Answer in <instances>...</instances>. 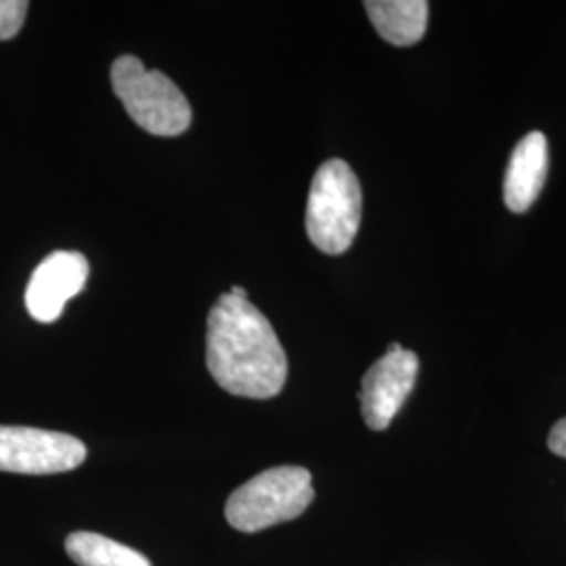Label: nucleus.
I'll use <instances>...</instances> for the list:
<instances>
[{"mask_svg": "<svg viewBox=\"0 0 566 566\" xmlns=\"http://www.w3.org/2000/svg\"><path fill=\"white\" fill-rule=\"evenodd\" d=\"M206 365L217 385L245 399H273L287 378V357L263 313L224 292L208 315Z\"/></svg>", "mask_w": 566, "mask_h": 566, "instance_id": "obj_1", "label": "nucleus"}, {"mask_svg": "<svg viewBox=\"0 0 566 566\" xmlns=\"http://www.w3.org/2000/svg\"><path fill=\"white\" fill-rule=\"evenodd\" d=\"M313 500V476L306 468L277 465L235 489L227 500L224 516L242 533H259L298 518Z\"/></svg>", "mask_w": 566, "mask_h": 566, "instance_id": "obj_2", "label": "nucleus"}, {"mask_svg": "<svg viewBox=\"0 0 566 566\" xmlns=\"http://www.w3.org/2000/svg\"><path fill=\"white\" fill-rule=\"evenodd\" d=\"M364 196L353 168L344 160H327L315 172L308 203H306V233L325 254H344L361 224Z\"/></svg>", "mask_w": 566, "mask_h": 566, "instance_id": "obj_3", "label": "nucleus"}, {"mask_svg": "<svg viewBox=\"0 0 566 566\" xmlns=\"http://www.w3.org/2000/svg\"><path fill=\"white\" fill-rule=\"evenodd\" d=\"M112 86L124 109L143 130L158 137L182 135L191 124V105L181 88L142 60L122 55L112 65Z\"/></svg>", "mask_w": 566, "mask_h": 566, "instance_id": "obj_4", "label": "nucleus"}, {"mask_svg": "<svg viewBox=\"0 0 566 566\" xmlns=\"http://www.w3.org/2000/svg\"><path fill=\"white\" fill-rule=\"evenodd\" d=\"M86 460L81 439L42 428L0 426V472L61 474Z\"/></svg>", "mask_w": 566, "mask_h": 566, "instance_id": "obj_5", "label": "nucleus"}, {"mask_svg": "<svg viewBox=\"0 0 566 566\" xmlns=\"http://www.w3.org/2000/svg\"><path fill=\"white\" fill-rule=\"evenodd\" d=\"M420 361L413 350L390 344L385 357L367 369L361 382V413L371 430H386L411 395Z\"/></svg>", "mask_w": 566, "mask_h": 566, "instance_id": "obj_6", "label": "nucleus"}, {"mask_svg": "<svg viewBox=\"0 0 566 566\" xmlns=\"http://www.w3.org/2000/svg\"><path fill=\"white\" fill-rule=\"evenodd\" d=\"M88 280V261L81 252L60 250L49 254L32 273L25 287V308L41 322H57L65 303L78 296Z\"/></svg>", "mask_w": 566, "mask_h": 566, "instance_id": "obj_7", "label": "nucleus"}, {"mask_svg": "<svg viewBox=\"0 0 566 566\" xmlns=\"http://www.w3.org/2000/svg\"><path fill=\"white\" fill-rule=\"evenodd\" d=\"M547 139L544 133L533 130L516 143L506 179H504V202L516 214L526 212L537 202L547 177Z\"/></svg>", "mask_w": 566, "mask_h": 566, "instance_id": "obj_8", "label": "nucleus"}, {"mask_svg": "<svg viewBox=\"0 0 566 566\" xmlns=\"http://www.w3.org/2000/svg\"><path fill=\"white\" fill-rule=\"evenodd\" d=\"M426 0H367L365 11L376 32L395 46H411L422 41L428 25Z\"/></svg>", "mask_w": 566, "mask_h": 566, "instance_id": "obj_9", "label": "nucleus"}, {"mask_svg": "<svg viewBox=\"0 0 566 566\" xmlns=\"http://www.w3.org/2000/svg\"><path fill=\"white\" fill-rule=\"evenodd\" d=\"M65 549L78 566H151L142 552L91 531L67 535Z\"/></svg>", "mask_w": 566, "mask_h": 566, "instance_id": "obj_10", "label": "nucleus"}, {"mask_svg": "<svg viewBox=\"0 0 566 566\" xmlns=\"http://www.w3.org/2000/svg\"><path fill=\"white\" fill-rule=\"evenodd\" d=\"M25 0H0V41H11L18 36L28 15Z\"/></svg>", "mask_w": 566, "mask_h": 566, "instance_id": "obj_11", "label": "nucleus"}, {"mask_svg": "<svg viewBox=\"0 0 566 566\" xmlns=\"http://www.w3.org/2000/svg\"><path fill=\"white\" fill-rule=\"evenodd\" d=\"M547 447L552 453L566 458V418H563L560 422H556L554 428L549 430V437H547Z\"/></svg>", "mask_w": 566, "mask_h": 566, "instance_id": "obj_12", "label": "nucleus"}, {"mask_svg": "<svg viewBox=\"0 0 566 566\" xmlns=\"http://www.w3.org/2000/svg\"><path fill=\"white\" fill-rule=\"evenodd\" d=\"M229 294L235 296V298H240V301H248V292H245V287H240V285H233V287L229 290Z\"/></svg>", "mask_w": 566, "mask_h": 566, "instance_id": "obj_13", "label": "nucleus"}]
</instances>
